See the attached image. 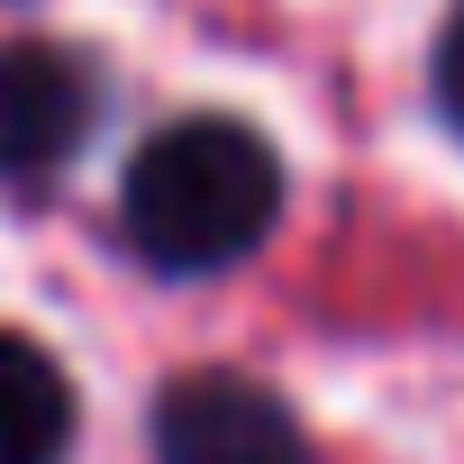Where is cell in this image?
Instances as JSON below:
<instances>
[{
    "mask_svg": "<svg viewBox=\"0 0 464 464\" xmlns=\"http://www.w3.org/2000/svg\"><path fill=\"white\" fill-rule=\"evenodd\" d=\"M274 218H283V155L265 146V128L227 110L164 119L119 182V227L155 274H227L274 237Z\"/></svg>",
    "mask_w": 464,
    "mask_h": 464,
    "instance_id": "obj_1",
    "label": "cell"
},
{
    "mask_svg": "<svg viewBox=\"0 0 464 464\" xmlns=\"http://www.w3.org/2000/svg\"><path fill=\"white\" fill-rule=\"evenodd\" d=\"M155 464H310V437L256 373L200 364L155 392Z\"/></svg>",
    "mask_w": 464,
    "mask_h": 464,
    "instance_id": "obj_2",
    "label": "cell"
},
{
    "mask_svg": "<svg viewBox=\"0 0 464 464\" xmlns=\"http://www.w3.org/2000/svg\"><path fill=\"white\" fill-rule=\"evenodd\" d=\"M101 128V73L82 46L10 37L0 46V182L64 173Z\"/></svg>",
    "mask_w": 464,
    "mask_h": 464,
    "instance_id": "obj_3",
    "label": "cell"
},
{
    "mask_svg": "<svg viewBox=\"0 0 464 464\" xmlns=\"http://www.w3.org/2000/svg\"><path fill=\"white\" fill-rule=\"evenodd\" d=\"M73 446V382L64 364L19 337V328H0V464H64Z\"/></svg>",
    "mask_w": 464,
    "mask_h": 464,
    "instance_id": "obj_4",
    "label": "cell"
},
{
    "mask_svg": "<svg viewBox=\"0 0 464 464\" xmlns=\"http://www.w3.org/2000/svg\"><path fill=\"white\" fill-rule=\"evenodd\" d=\"M437 110H446V128L464 137V10H455V28L437 37Z\"/></svg>",
    "mask_w": 464,
    "mask_h": 464,
    "instance_id": "obj_5",
    "label": "cell"
}]
</instances>
